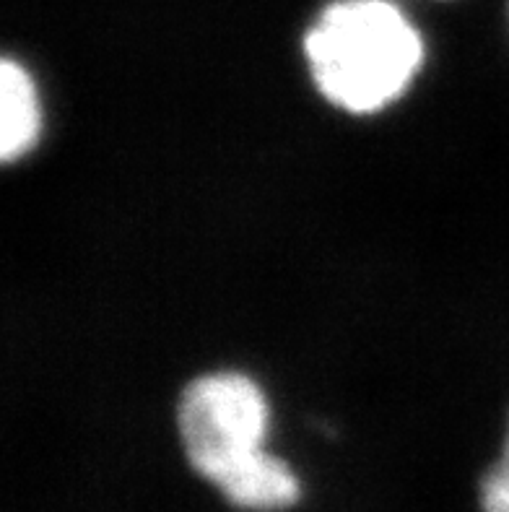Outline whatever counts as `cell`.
Wrapping results in <instances>:
<instances>
[{
  "mask_svg": "<svg viewBox=\"0 0 509 512\" xmlns=\"http://www.w3.org/2000/svg\"><path fill=\"white\" fill-rule=\"evenodd\" d=\"M177 429L190 468L237 510L284 512L302 500L297 471L265 448L271 406L247 375L193 380L182 390Z\"/></svg>",
  "mask_w": 509,
  "mask_h": 512,
  "instance_id": "1",
  "label": "cell"
},
{
  "mask_svg": "<svg viewBox=\"0 0 509 512\" xmlns=\"http://www.w3.org/2000/svg\"><path fill=\"white\" fill-rule=\"evenodd\" d=\"M315 86L351 115L400 99L424 65V37L395 0H328L302 39Z\"/></svg>",
  "mask_w": 509,
  "mask_h": 512,
  "instance_id": "2",
  "label": "cell"
},
{
  "mask_svg": "<svg viewBox=\"0 0 509 512\" xmlns=\"http://www.w3.org/2000/svg\"><path fill=\"white\" fill-rule=\"evenodd\" d=\"M0 117V156L11 164L37 146L42 130L37 86L13 58H3L0 65Z\"/></svg>",
  "mask_w": 509,
  "mask_h": 512,
  "instance_id": "3",
  "label": "cell"
},
{
  "mask_svg": "<svg viewBox=\"0 0 509 512\" xmlns=\"http://www.w3.org/2000/svg\"><path fill=\"white\" fill-rule=\"evenodd\" d=\"M481 510L509 512V432L502 458L486 471L484 481H481Z\"/></svg>",
  "mask_w": 509,
  "mask_h": 512,
  "instance_id": "4",
  "label": "cell"
}]
</instances>
